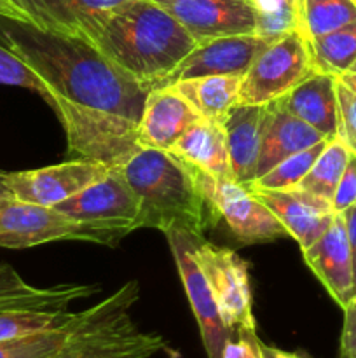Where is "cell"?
I'll list each match as a JSON object with an SVG mask.
<instances>
[{
    "mask_svg": "<svg viewBox=\"0 0 356 358\" xmlns=\"http://www.w3.org/2000/svg\"><path fill=\"white\" fill-rule=\"evenodd\" d=\"M168 152L220 180H236L230 168L227 135L222 122L198 119Z\"/></svg>",
    "mask_w": 356,
    "mask_h": 358,
    "instance_id": "603a6c76",
    "label": "cell"
},
{
    "mask_svg": "<svg viewBox=\"0 0 356 358\" xmlns=\"http://www.w3.org/2000/svg\"><path fill=\"white\" fill-rule=\"evenodd\" d=\"M346 224V233H348L349 248H351V259H353V292L356 296V203L349 206L348 210L341 213Z\"/></svg>",
    "mask_w": 356,
    "mask_h": 358,
    "instance_id": "8d00e7d4",
    "label": "cell"
},
{
    "mask_svg": "<svg viewBox=\"0 0 356 358\" xmlns=\"http://www.w3.org/2000/svg\"><path fill=\"white\" fill-rule=\"evenodd\" d=\"M164 234H166L171 254L177 262V269L180 273L188 303H191L194 317L198 320L206 355L208 358H222L223 348H225L227 341L232 338L234 332L223 324L216 301L213 297L212 287L195 261V241L202 236H195V234L185 229H178V227L166 231Z\"/></svg>",
    "mask_w": 356,
    "mask_h": 358,
    "instance_id": "30bf717a",
    "label": "cell"
},
{
    "mask_svg": "<svg viewBox=\"0 0 356 358\" xmlns=\"http://www.w3.org/2000/svg\"><path fill=\"white\" fill-rule=\"evenodd\" d=\"M129 233L131 231L124 227L80 222L54 206L21 201L13 196L0 199V248L21 250L61 240L93 241L117 247L119 241Z\"/></svg>",
    "mask_w": 356,
    "mask_h": 358,
    "instance_id": "5b68a950",
    "label": "cell"
},
{
    "mask_svg": "<svg viewBox=\"0 0 356 358\" xmlns=\"http://www.w3.org/2000/svg\"><path fill=\"white\" fill-rule=\"evenodd\" d=\"M138 282L131 280L114 296L89 308L84 324L51 358H150L168 348L163 336L136 329L128 311L138 301Z\"/></svg>",
    "mask_w": 356,
    "mask_h": 358,
    "instance_id": "277c9868",
    "label": "cell"
},
{
    "mask_svg": "<svg viewBox=\"0 0 356 358\" xmlns=\"http://www.w3.org/2000/svg\"><path fill=\"white\" fill-rule=\"evenodd\" d=\"M337 79L341 80V83L344 84L346 87H349V90L355 91V93H356V73L355 72L341 73V76H337Z\"/></svg>",
    "mask_w": 356,
    "mask_h": 358,
    "instance_id": "ab89813d",
    "label": "cell"
},
{
    "mask_svg": "<svg viewBox=\"0 0 356 358\" xmlns=\"http://www.w3.org/2000/svg\"><path fill=\"white\" fill-rule=\"evenodd\" d=\"M260 343L253 329H237L227 341L222 358H262Z\"/></svg>",
    "mask_w": 356,
    "mask_h": 358,
    "instance_id": "836d02e7",
    "label": "cell"
},
{
    "mask_svg": "<svg viewBox=\"0 0 356 358\" xmlns=\"http://www.w3.org/2000/svg\"><path fill=\"white\" fill-rule=\"evenodd\" d=\"M185 166L194 177L215 217L225 220L241 243H267L290 236L274 213L262 205L246 185L237 184L236 180H220L187 163Z\"/></svg>",
    "mask_w": 356,
    "mask_h": 358,
    "instance_id": "ba28073f",
    "label": "cell"
},
{
    "mask_svg": "<svg viewBox=\"0 0 356 358\" xmlns=\"http://www.w3.org/2000/svg\"><path fill=\"white\" fill-rule=\"evenodd\" d=\"M239 76H205L177 80L168 87L177 91L202 119L222 122L237 105Z\"/></svg>",
    "mask_w": 356,
    "mask_h": 358,
    "instance_id": "cb8c5ba5",
    "label": "cell"
},
{
    "mask_svg": "<svg viewBox=\"0 0 356 358\" xmlns=\"http://www.w3.org/2000/svg\"><path fill=\"white\" fill-rule=\"evenodd\" d=\"M356 203V154L351 152L346 166L344 173H342L341 182L337 185L334 199H332V206H334L335 213H342Z\"/></svg>",
    "mask_w": 356,
    "mask_h": 358,
    "instance_id": "e575fe53",
    "label": "cell"
},
{
    "mask_svg": "<svg viewBox=\"0 0 356 358\" xmlns=\"http://www.w3.org/2000/svg\"><path fill=\"white\" fill-rule=\"evenodd\" d=\"M265 117L267 105L237 103L223 121L230 168L237 184L246 185L257 178Z\"/></svg>",
    "mask_w": 356,
    "mask_h": 358,
    "instance_id": "ffe728a7",
    "label": "cell"
},
{
    "mask_svg": "<svg viewBox=\"0 0 356 358\" xmlns=\"http://www.w3.org/2000/svg\"><path fill=\"white\" fill-rule=\"evenodd\" d=\"M250 192L274 213L302 250L321 238L337 215L330 201L299 187L285 191L250 189Z\"/></svg>",
    "mask_w": 356,
    "mask_h": 358,
    "instance_id": "2e32d148",
    "label": "cell"
},
{
    "mask_svg": "<svg viewBox=\"0 0 356 358\" xmlns=\"http://www.w3.org/2000/svg\"><path fill=\"white\" fill-rule=\"evenodd\" d=\"M335 87L339 101V136L344 140L349 150L356 154V93L339 79Z\"/></svg>",
    "mask_w": 356,
    "mask_h": 358,
    "instance_id": "d6a6232c",
    "label": "cell"
},
{
    "mask_svg": "<svg viewBox=\"0 0 356 358\" xmlns=\"http://www.w3.org/2000/svg\"><path fill=\"white\" fill-rule=\"evenodd\" d=\"M328 140L330 138L323 140V142L316 143V145L309 147V149L300 150V152L286 157L285 161L276 164V166L272 168V170H269L267 173H264L262 177L255 178L253 182L246 184V187L267 189V191H285V189L297 187L299 182L302 180V178L307 175V171L311 170L314 161L318 159L321 150L325 149Z\"/></svg>",
    "mask_w": 356,
    "mask_h": 358,
    "instance_id": "f546056e",
    "label": "cell"
},
{
    "mask_svg": "<svg viewBox=\"0 0 356 358\" xmlns=\"http://www.w3.org/2000/svg\"><path fill=\"white\" fill-rule=\"evenodd\" d=\"M87 315H89V310L80 311L79 318L63 329L37 332V334L16 339H2L0 341V358H51L68 343L73 332L84 324Z\"/></svg>",
    "mask_w": 356,
    "mask_h": 358,
    "instance_id": "83f0119b",
    "label": "cell"
},
{
    "mask_svg": "<svg viewBox=\"0 0 356 358\" xmlns=\"http://www.w3.org/2000/svg\"><path fill=\"white\" fill-rule=\"evenodd\" d=\"M201 115L168 86H157L147 94L142 117L136 126V142L142 149L171 150Z\"/></svg>",
    "mask_w": 356,
    "mask_h": 358,
    "instance_id": "e0dca14e",
    "label": "cell"
},
{
    "mask_svg": "<svg viewBox=\"0 0 356 358\" xmlns=\"http://www.w3.org/2000/svg\"><path fill=\"white\" fill-rule=\"evenodd\" d=\"M271 42L274 41L260 35H230L201 42L175 66L173 72L161 80L159 86L205 76L243 77L258 52L264 51Z\"/></svg>",
    "mask_w": 356,
    "mask_h": 358,
    "instance_id": "9a60e30c",
    "label": "cell"
},
{
    "mask_svg": "<svg viewBox=\"0 0 356 358\" xmlns=\"http://www.w3.org/2000/svg\"><path fill=\"white\" fill-rule=\"evenodd\" d=\"M341 358H356V296L344 308L341 336Z\"/></svg>",
    "mask_w": 356,
    "mask_h": 358,
    "instance_id": "d590c367",
    "label": "cell"
},
{
    "mask_svg": "<svg viewBox=\"0 0 356 358\" xmlns=\"http://www.w3.org/2000/svg\"><path fill=\"white\" fill-rule=\"evenodd\" d=\"M327 140L318 129L286 112L276 101L267 105L257 178L293 154Z\"/></svg>",
    "mask_w": 356,
    "mask_h": 358,
    "instance_id": "44dd1931",
    "label": "cell"
},
{
    "mask_svg": "<svg viewBox=\"0 0 356 358\" xmlns=\"http://www.w3.org/2000/svg\"><path fill=\"white\" fill-rule=\"evenodd\" d=\"M170 13L198 44L230 35H257L251 0H152Z\"/></svg>",
    "mask_w": 356,
    "mask_h": 358,
    "instance_id": "4fadbf2b",
    "label": "cell"
},
{
    "mask_svg": "<svg viewBox=\"0 0 356 358\" xmlns=\"http://www.w3.org/2000/svg\"><path fill=\"white\" fill-rule=\"evenodd\" d=\"M31 27L93 44L108 17L129 0H14Z\"/></svg>",
    "mask_w": 356,
    "mask_h": 358,
    "instance_id": "5bb4252c",
    "label": "cell"
},
{
    "mask_svg": "<svg viewBox=\"0 0 356 358\" xmlns=\"http://www.w3.org/2000/svg\"><path fill=\"white\" fill-rule=\"evenodd\" d=\"M304 261L323 283L332 299L344 310L355 297L353 292V259L346 224L337 213L332 226L309 248L302 250Z\"/></svg>",
    "mask_w": 356,
    "mask_h": 358,
    "instance_id": "ac0fdd59",
    "label": "cell"
},
{
    "mask_svg": "<svg viewBox=\"0 0 356 358\" xmlns=\"http://www.w3.org/2000/svg\"><path fill=\"white\" fill-rule=\"evenodd\" d=\"M260 350H262V358H309L306 355H299V353L283 352V350L274 348V346H267L264 345V343H260Z\"/></svg>",
    "mask_w": 356,
    "mask_h": 358,
    "instance_id": "f35d334b",
    "label": "cell"
},
{
    "mask_svg": "<svg viewBox=\"0 0 356 358\" xmlns=\"http://www.w3.org/2000/svg\"><path fill=\"white\" fill-rule=\"evenodd\" d=\"M93 45L133 79L156 87L198 42L156 2L129 0L108 17Z\"/></svg>",
    "mask_w": 356,
    "mask_h": 358,
    "instance_id": "7a4b0ae2",
    "label": "cell"
},
{
    "mask_svg": "<svg viewBox=\"0 0 356 358\" xmlns=\"http://www.w3.org/2000/svg\"><path fill=\"white\" fill-rule=\"evenodd\" d=\"M290 2H292L293 6H295V9L299 10V14H300V23H302V10H300V0H290Z\"/></svg>",
    "mask_w": 356,
    "mask_h": 358,
    "instance_id": "b9f144b4",
    "label": "cell"
},
{
    "mask_svg": "<svg viewBox=\"0 0 356 358\" xmlns=\"http://www.w3.org/2000/svg\"><path fill=\"white\" fill-rule=\"evenodd\" d=\"M195 261L205 273L220 317L230 331L253 329L251 311V287L248 266L239 255L229 248L215 247L205 238H198L194 247Z\"/></svg>",
    "mask_w": 356,
    "mask_h": 358,
    "instance_id": "9c48e42d",
    "label": "cell"
},
{
    "mask_svg": "<svg viewBox=\"0 0 356 358\" xmlns=\"http://www.w3.org/2000/svg\"><path fill=\"white\" fill-rule=\"evenodd\" d=\"M251 6L260 37L276 41L292 30L302 31L299 10L290 0H251Z\"/></svg>",
    "mask_w": 356,
    "mask_h": 358,
    "instance_id": "4dcf8cb0",
    "label": "cell"
},
{
    "mask_svg": "<svg viewBox=\"0 0 356 358\" xmlns=\"http://www.w3.org/2000/svg\"><path fill=\"white\" fill-rule=\"evenodd\" d=\"M96 285L61 283L56 287H34L21 278L10 264H0V311L6 310H66L72 303L93 296Z\"/></svg>",
    "mask_w": 356,
    "mask_h": 358,
    "instance_id": "7402d4cb",
    "label": "cell"
},
{
    "mask_svg": "<svg viewBox=\"0 0 356 358\" xmlns=\"http://www.w3.org/2000/svg\"><path fill=\"white\" fill-rule=\"evenodd\" d=\"M335 84V76L314 70L290 93L276 100V103L300 121L313 126L327 138H334L339 135V101Z\"/></svg>",
    "mask_w": 356,
    "mask_h": 358,
    "instance_id": "d6986e66",
    "label": "cell"
},
{
    "mask_svg": "<svg viewBox=\"0 0 356 358\" xmlns=\"http://www.w3.org/2000/svg\"><path fill=\"white\" fill-rule=\"evenodd\" d=\"M54 208L80 222L138 229L140 203L121 168H112L107 177L58 203Z\"/></svg>",
    "mask_w": 356,
    "mask_h": 358,
    "instance_id": "7c38bea8",
    "label": "cell"
},
{
    "mask_svg": "<svg viewBox=\"0 0 356 358\" xmlns=\"http://www.w3.org/2000/svg\"><path fill=\"white\" fill-rule=\"evenodd\" d=\"M0 17L10 21H17V23H27L31 24L28 14L17 6L14 0H0Z\"/></svg>",
    "mask_w": 356,
    "mask_h": 358,
    "instance_id": "74e56055",
    "label": "cell"
},
{
    "mask_svg": "<svg viewBox=\"0 0 356 358\" xmlns=\"http://www.w3.org/2000/svg\"><path fill=\"white\" fill-rule=\"evenodd\" d=\"M80 311L68 310H6L0 311V341L16 339L37 332L54 331L73 324Z\"/></svg>",
    "mask_w": 356,
    "mask_h": 358,
    "instance_id": "4316f807",
    "label": "cell"
},
{
    "mask_svg": "<svg viewBox=\"0 0 356 358\" xmlns=\"http://www.w3.org/2000/svg\"><path fill=\"white\" fill-rule=\"evenodd\" d=\"M349 156H351V150L346 145L344 140L339 135L334 136V138L328 140L325 149L321 150L318 159L314 161L311 170L299 182L297 187L332 203L339 182L342 178V173H344L346 166H348Z\"/></svg>",
    "mask_w": 356,
    "mask_h": 358,
    "instance_id": "d4e9b609",
    "label": "cell"
},
{
    "mask_svg": "<svg viewBox=\"0 0 356 358\" xmlns=\"http://www.w3.org/2000/svg\"><path fill=\"white\" fill-rule=\"evenodd\" d=\"M51 107L65 129L68 159L96 161L108 168H121L142 149L136 142V124L133 122L103 112L80 110L63 101H54Z\"/></svg>",
    "mask_w": 356,
    "mask_h": 358,
    "instance_id": "8992f818",
    "label": "cell"
},
{
    "mask_svg": "<svg viewBox=\"0 0 356 358\" xmlns=\"http://www.w3.org/2000/svg\"><path fill=\"white\" fill-rule=\"evenodd\" d=\"M7 196H10V194H9V191H7L6 185H3V184H2V180H0V199L7 198Z\"/></svg>",
    "mask_w": 356,
    "mask_h": 358,
    "instance_id": "60d3db41",
    "label": "cell"
},
{
    "mask_svg": "<svg viewBox=\"0 0 356 358\" xmlns=\"http://www.w3.org/2000/svg\"><path fill=\"white\" fill-rule=\"evenodd\" d=\"M314 72L309 38L292 30L276 38L257 58L241 79L239 105H269L293 90Z\"/></svg>",
    "mask_w": 356,
    "mask_h": 358,
    "instance_id": "52a82bcc",
    "label": "cell"
},
{
    "mask_svg": "<svg viewBox=\"0 0 356 358\" xmlns=\"http://www.w3.org/2000/svg\"><path fill=\"white\" fill-rule=\"evenodd\" d=\"M302 31L307 38L334 31L356 21V0H300Z\"/></svg>",
    "mask_w": 356,
    "mask_h": 358,
    "instance_id": "f1b7e54d",
    "label": "cell"
},
{
    "mask_svg": "<svg viewBox=\"0 0 356 358\" xmlns=\"http://www.w3.org/2000/svg\"><path fill=\"white\" fill-rule=\"evenodd\" d=\"M0 84L27 87L49 101V90L44 80L6 44H0Z\"/></svg>",
    "mask_w": 356,
    "mask_h": 358,
    "instance_id": "1f68e13d",
    "label": "cell"
},
{
    "mask_svg": "<svg viewBox=\"0 0 356 358\" xmlns=\"http://www.w3.org/2000/svg\"><path fill=\"white\" fill-rule=\"evenodd\" d=\"M121 173L138 198V227L163 233L178 227L202 236L212 224L215 213L194 177L168 150L140 149L121 166Z\"/></svg>",
    "mask_w": 356,
    "mask_h": 358,
    "instance_id": "3957f363",
    "label": "cell"
},
{
    "mask_svg": "<svg viewBox=\"0 0 356 358\" xmlns=\"http://www.w3.org/2000/svg\"><path fill=\"white\" fill-rule=\"evenodd\" d=\"M314 70L341 76L356 63V21L334 31L309 38Z\"/></svg>",
    "mask_w": 356,
    "mask_h": 358,
    "instance_id": "484cf974",
    "label": "cell"
},
{
    "mask_svg": "<svg viewBox=\"0 0 356 358\" xmlns=\"http://www.w3.org/2000/svg\"><path fill=\"white\" fill-rule=\"evenodd\" d=\"M0 35L3 44L44 80L49 105L63 101L138 126L152 87L128 76L93 44L10 20L0 23Z\"/></svg>",
    "mask_w": 356,
    "mask_h": 358,
    "instance_id": "6da1fadb",
    "label": "cell"
},
{
    "mask_svg": "<svg viewBox=\"0 0 356 358\" xmlns=\"http://www.w3.org/2000/svg\"><path fill=\"white\" fill-rule=\"evenodd\" d=\"M110 170L107 164L96 161L68 159L38 170L0 171V180L13 198L42 206H56L107 177Z\"/></svg>",
    "mask_w": 356,
    "mask_h": 358,
    "instance_id": "8fae6325",
    "label": "cell"
}]
</instances>
